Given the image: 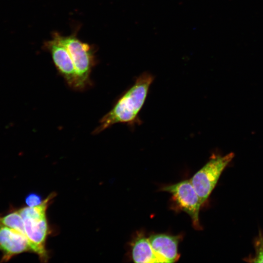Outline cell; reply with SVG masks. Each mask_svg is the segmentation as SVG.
Instances as JSON below:
<instances>
[{
    "mask_svg": "<svg viewBox=\"0 0 263 263\" xmlns=\"http://www.w3.org/2000/svg\"><path fill=\"white\" fill-rule=\"evenodd\" d=\"M154 79L148 72L141 73L134 83L119 97L112 109L100 120L94 133H98L117 123L131 127L139 125V113L146 100L150 88Z\"/></svg>",
    "mask_w": 263,
    "mask_h": 263,
    "instance_id": "1",
    "label": "cell"
},
{
    "mask_svg": "<svg viewBox=\"0 0 263 263\" xmlns=\"http://www.w3.org/2000/svg\"><path fill=\"white\" fill-rule=\"evenodd\" d=\"M74 33L68 36H61L73 60L76 74V90H82L89 84L90 75L94 64V49L80 40Z\"/></svg>",
    "mask_w": 263,
    "mask_h": 263,
    "instance_id": "2",
    "label": "cell"
},
{
    "mask_svg": "<svg viewBox=\"0 0 263 263\" xmlns=\"http://www.w3.org/2000/svg\"><path fill=\"white\" fill-rule=\"evenodd\" d=\"M234 157V154L232 152L224 156L212 155L190 179L202 205L209 198L222 172Z\"/></svg>",
    "mask_w": 263,
    "mask_h": 263,
    "instance_id": "3",
    "label": "cell"
},
{
    "mask_svg": "<svg viewBox=\"0 0 263 263\" xmlns=\"http://www.w3.org/2000/svg\"><path fill=\"white\" fill-rule=\"evenodd\" d=\"M160 190L172 195L177 208L185 212L190 217L194 228L199 230L202 229L199 218L202 205L190 179L165 186Z\"/></svg>",
    "mask_w": 263,
    "mask_h": 263,
    "instance_id": "4",
    "label": "cell"
},
{
    "mask_svg": "<svg viewBox=\"0 0 263 263\" xmlns=\"http://www.w3.org/2000/svg\"><path fill=\"white\" fill-rule=\"evenodd\" d=\"M61 35L53 34L51 39L44 42V49L51 54L54 63L69 86L76 90V74L70 54L62 41Z\"/></svg>",
    "mask_w": 263,
    "mask_h": 263,
    "instance_id": "5",
    "label": "cell"
},
{
    "mask_svg": "<svg viewBox=\"0 0 263 263\" xmlns=\"http://www.w3.org/2000/svg\"><path fill=\"white\" fill-rule=\"evenodd\" d=\"M31 251L36 253L42 262L48 259L45 242L49 228L45 214L22 218Z\"/></svg>",
    "mask_w": 263,
    "mask_h": 263,
    "instance_id": "6",
    "label": "cell"
},
{
    "mask_svg": "<svg viewBox=\"0 0 263 263\" xmlns=\"http://www.w3.org/2000/svg\"><path fill=\"white\" fill-rule=\"evenodd\" d=\"M31 251L27 237L19 231L0 224V251L2 262L19 254Z\"/></svg>",
    "mask_w": 263,
    "mask_h": 263,
    "instance_id": "7",
    "label": "cell"
},
{
    "mask_svg": "<svg viewBox=\"0 0 263 263\" xmlns=\"http://www.w3.org/2000/svg\"><path fill=\"white\" fill-rule=\"evenodd\" d=\"M152 248L164 263H174L179 259L178 245L181 235L157 233L149 237Z\"/></svg>",
    "mask_w": 263,
    "mask_h": 263,
    "instance_id": "8",
    "label": "cell"
},
{
    "mask_svg": "<svg viewBox=\"0 0 263 263\" xmlns=\"http://www.w3.org/2000/svg\"><path fill=\"white\" fill-rule=\"evenodd\" d=\"M131 256L135 263H164L155 252L149 237L142 232L137 233L131 244Z\"/></svg>",
    "mask_w": 263,
    "mask_h": 263,
    "instance_id": "9",
    "label": "cell"
},
{
    "mask_svg": "<svg viewBox=\"0 0 263 263\" xmlns=\"http://www.w3.org/2000/svg\"><path fill=\"white\" fill-rule=\"evenodd\" d=\"M0 224L15 229L25 235L24 222L18 211H15L0 217Z\"/></svg>",
    "mask_w": 263,
    "mask_h": 263,
    "instance_id": "10",
    "label": "cell"
},
{
    "mask_svg": "<svg viewBox=\"0 0 263 263\" xmlns=\"http://www.w3.org/2000/svg\"><path fill=\"white\" fill-rule=\"evenodd\" d=\"M255 255L244 259L248 262L263 263V235L260 232L254 241Z\"/></svg>",
    "mask_w": 263,
    "mask_h": 263,
    "instance_id": "11",
    "label": "cell"
},
{
    "mask_svg": "<svg viewBox=\"0 0 263 263\" xmlns=\"http://www.w3.org/2000/svg\"><path fill=\"white\" fill-rule=\"evenodd\" d=\"M25 202L28 207L38 206L42 203L41 197L36 193H30L25 197Z\"/></svg>",
    "mask_w": 263,
    "mask_h": 263,
    "instance_id": "12",
    "label": "cell"
}]
</instances>
